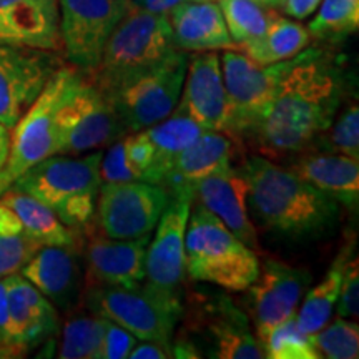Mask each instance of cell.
I'll return each instance as SVG.
<instances>
[{
  "label": "cell",
  "instance_id": "7bdbcfd3",
  "mask_svg": "<svg viewBox=\"0 0 359 359\" xmlns=\"http://www.w3.org/2000/svg\"><path fill=\"white\" fill-rule=\"evenodd\" d=\"M321 0H285L281 4V11L294 20H304L316 12Z\"/></svg>",
  "mask_w": 359,
  "mask_h": 359
},
{
  "label": "cell",
  "instance_id": "44dd1931",
  "mask_svg": "<svg viewBox=\"0 0 359 359\" xmlns=\"http://www.w3.org/2000/svg\"><path fill=\"white\" fill-rule=\"evenodd\" d=\"M0 42L58 50V0H0Z\"/></svg>",
  "mask_w": 359,
  "mask_h": 359
},
{
  "label": "cell",
  "instance_id": "9c48e42d",
  "mask_svg": "<svg viewBox=\"0 0 359 359\" xmlns=\"http://www.w3.org/2000/svg\"><path fill=\"white\" fill-rule=\"evenodd\" d=\"M58 155L95 151L127 135L109 97L85 70H79L58 111Z\"/></svg>",
  "mask_w": 359,
  "mask_h": 359
},
{
  "label": "cell",
  "instance_id": "1f68e13d",
  "mask_svg": "<svg viewBox=\"0 0 359 359\" xmlns=\"http://www.w3.org/2000/svg\"><path fill=\"white\" fill-rule=\"evenodd\" d=\"M316 15L306 27L311 37L338 42L359 27V0H321Z\"/></svg>",
  "mask_w": 359,
  "mask_h": 359
},
{
  "label": "cell",
  "instance_id": "ee69618b",
  "mask_svg": "<svg viewBox=\"0 0 359 359\" xmlns=\"http://www.w3.org/2000/svg\"><path fill=\"white\" fill-rule=\"evenodd\" d=\"M182 2L185 0H130L132 7L151 13H160V15H168Z\"/></svg>",
  "mask_w": 359,
  "mask_h": 359
},
{
  "label": "cell",
  "instance_id": "d6986e66",
  "mask_svg": "<svg viewBox=\"0 0 359 359\" xmlns=\"http://www.w3.org/2000/svg\"><path fill=\"white\" fill-rule=\"evenodd\" d=\"M7 290L8 327L17 353L24 354L58 331V314L30 281L19 273L4 278Z\"/></svg>",
  "mask_w": 359,
  "mask_h": 359
},
{
  "label": "cell",
  "instance_id": "5b68a950",
  "mask_svg": "<svg viewBox=\"0 0 359 359\" xmlns=\"http://www.w3.org/2000/svg\"><path fill=\"white\" fill-rule=\"evenodd\" d=\"M175 50L168 15L130 7L107 40L92 79L109 92L125 79L150 69Z\"/></svg>",
  "mask_w": 359,
  "mask_h": 359
},
{
  "label": "cell",
  "instance_id": "e575fe53",
  "mask_svg": "<svg viewBox=\"0 0 359 359\" xmlns=\"http://www.w3.org/2000/svg\"><path fill=\"white\" fill-rule=\"evenodd\" d=\"M318 147L325 154L351 156L359 160V109L358 103L351 102L325 132L314 138ZM313 142V143H314Z\"/></svg>",
  "mask_w": 359,
  "mask_h": 359
},
{
  "label": "cell",
  "instance_id": "277c9868",
  "mask_svg": "<svg viewBox=\"0 0 359 359\" xmlns=\"http://www.w3.org/2000/svg\"><path fill=\"white\" fill-rule=\"evenodd\" d=\"M259 273L258 253L238 240L215 215L198 206L185 233V275L228 291H246Z\"/></svg>",
  "mask_w": 359,
  "mask_h": 359
},
{
  "label": "cell",
  "instance_id": "ac0fdd59",
  "mask_svg": "<svg viewBox=\"0 0 359 359\" xmlns=\"http://www.w3.org/2000/svg\"><path fill=\"white\" fill-rule=\"evenodd\" d=\"M193 198L210 210L238 240L259 253L258 233L248 215V182L241 168L218 170L201 180L195 188Z\"/></svg>",
  "mask_w": 359,
  "mask_h": 359
},
{
  "label": "cell",
  "instance_id": "e0dca14e",
  "mask_svg": "<svg viewBox=\"0 0 359 359\" xmlns=\"http://www.w3.org/2000/svg\"><path fill=\"white\" fill-rule=\"evenodd\" d=\"M178 105L205 130L223 132L226 123V90L222 58L217 52H193L188 57Z\"/></svg>",
  "mask_w": 359,
  "mask_h": 359
},
{
  "label": "cell",
  "instance_id": "3957f363",
  "mask_svg": "<svg viewBox=\"0 0 359 359\" xmlns=\"http://www.w3.org/2000/svg\"><path fill=\"white\" fill-rule=\"evenodd\" d=\"M102 151L85 156L52 155L20 175L11 188L42 201L67 226L83 228L95 217Z\"/></svg>",
  "mask_w": 359,
  "mask_h": 359
},
{
  "label": "cell",
  "instance_id": "83f0119b",
  "mask_svg": "<svg viewBox=\"0 0 359 359\" xmlns=\"http://www.w3.org/2000/svg\"><path fill=\"white\" fill-rule=\"evenodd\" d=\"M309 40H311V35L306 27L288 17L275 13L266 32L238 50L250 57L255 64L273 65L302 53L304 48H308Z\"/></svg>",
  "mask_w": 359,
  "mask_h": 359
},
{
  "label": "cell",
  "instance_id": "4fadbf2b",
  "mask_svg": "<svg viewBox=\"0 0 359 359\" xmlns=\"http://www.w3.org/2000/svg\"><path fill=\"white\" fill-rule=\"evenodd\" d=\"M60 65L52 50L0 42V123L4 127H15Z\"/></svg>",
  "mask_w": 359,
  "mask_h": 359
},
{
  "label": "cell",
  "instance_id": "b9f144b4",
  "mask_svg": "<svg viewBox=\"0 0 359 359\" xmlns=\"http://www.w3.org/2000/svg\"><path fill=\"white\" fill-rule=\"evenodd\" d=\"M130 359H167L173 358L172 344L160 343V341H140L130 353Z\"/></svg>",
  "mask_w": 359,
  "mask_h": 359
},
{
  "label": "cell",
  "instance_id": "cb8c5ba5",
  "mask_svg": "<svg viewBox=\"0 0 359 359\" xmlns=\"http://www.w3.org/2000/svg\"><path fill=\"white\" fill-rule=\"evenodd\" d=\"M175 48L183 52L230 50L236 48L228 34L222 8L215 0H185L168 13Z\"/></svg>",
  "mask_w": 359,
  "mask_h": 359
},
{
  "label": "cell",
  "instance_id": "5bb4252c",
  "mask_svg": "<svg viewBox=\"0 0 359 359\" xmlns=\"http://www.w3.org/2000/svg\"><path fill=\"white\" fill-rule=\"evenodd\" d=\"M191 201V196H170L147 250V276L143 285L178 298V288L185 278V233Z\"/></svg>",
  "mask_w": 359,
  "mask_h": 359
},
{
  "label": "cell",
  "instance_id": "f35d334b",
  "mask_svg": "<svg viewBox=\"0 0 359 359\" xmlns=\"http://www.w3.org/2000/svg\"><path fill=\"white\" fill-rule=\"evenodd\" d=\"M138 339L114 321L105 320V333H103V343L100 359H125L130 356Z\"/></svg>",
  "mask_w": 359,
  "mask_h": 359
},
{
  "label": "cell",
  "instance_id": "8992f818",
  "mask_svg": "<svg viewBox=\"0 0 359 359\" xmlns=\"http://www.w3.org/2000/svg\"><path fill=\"white\" fill-rule=\"evenodd\" d=\"M79 70L74 65L58 67L37 100L11 130V150L6 165L0 170V195L30 167L48 156L58 155V111L69 95Z\"/></svg>",
  "mask_w": 359,
  "mask_h": 359
},
{
  "label": "cell",
  "instance_id": "d6a6232c",
  "mask_svg": "<svg viewBox=\"0 0 359 359\" xmlns=\"http://www.w3.org/2000/svg\"><path fill=\"white\" fill-rule=\"evenodd\" d=\"M259 343L269 359H320L311 338L299 330L294 316L271 327Z\"/></svg>",
  "mask_w": 359,
  "mask_h": 359
},
{
  "label": "cell",
  "instance_id": "8fae6325",
  "mask_svg": "<svg viewBox=\"0 0 359 359\" xmlns=\"http://www.w3.org/2000/svg\"><path fill=\"white\" fill-rule=\"evenodd\" d=\"M130 7V0H58V32L70 64L85 72L95 69Z\"/></svg>",
  "mask_w": 359,
  "mask_h": 359
},
{
  "label": "cell",
  "instance_id": "603a6c76",
  "mask_svg": "<svg viewBox=\"0 0 359 359\" xmlns=\"http://www.w3.org/2000/svg\"><path fill=\"white\" fill-rule=\"evenodd\" d=\"M19 273L53 306L69 309L75 303L80 290V266L74 246H39Z\"/></svg>",
  "mask_w": 359,
  "mask_h": 359
},
{
  "label": "cell",
  "instance_id": "f6af8a7d",
  "mask_svg": "<svg viewBox=\"0 0 359 359\" xmlns=\"http://www.w3.org/2000/svg\"><path fill=\"white\" fill-rule=\"evenodd\" d=\"M8 150H11V130L0 123V170L6 165Z\"/></svg>",
  "mask_w": 359,
  "mask_h": 359
},
{
  "label": "cell",
  "instance_id": "60d3db41",
  "mask_svg": "<svg viewBox=\"0 0 359 359\" xmlns=\"http://www.w3.org/2000/svg\"><path fill=\"white\" fill-rule=\"evenodd\" d=\"M20 356L13 348L11 338V327H8V306H7V290L4 278L0 280V358Z\"/></svg>",
  "mask_w": 359,
  "mask_h": 359
},
{
  "label": "cell",
  "instance_id": "7dc6e473",
  "mask_svg": "<svg viewBox=\"0 0 359 359\" xmlns=\"http://www.w3.org/2000/svg\"><path fill=\"white\" fill-rule=\"evenodd\" d=\"M193 2H206V0H193ZM217 2V0H215Z\"/></svg>",
  "mask_w": 359,
  "mask_h": 359
},
{
  "label": "cell",
  "instance_id": "52a82bcc",
  "mask_svg": "<svg viewBox=\"0 0 359 359\" xmlns=\"http://www.w3.org/2000/svg\"><path fill=\"white\" fill-rule=\"evenodd\" d=\"M187 62L183 50L175 48L158 64L105 92L127 133L154 127L172 114L182 95Z\"/></svg>",
  "mask_w": 359,
  "mask_h": 359
},
{
  "label": "cell",
  "instance_id": "f1b7e54d",
  "mask_svg": "<svg viewBox=\"0 0 359 359\" xmlns=\"http://www.w3.org/2000/svg\"><path fill=\"white\" fill-rule=\"evenodd\" d=\"M353 246L354 243L351 241L344 245V248L339 251L333 264L326 271L325 278L313 290H309L299 311H296V323H298L299 330L308 336L320 331L330 321L331 313L338 302L344 266L351 258Z\"/></svg>",
  "mask_w": 359,
  "mask_h": 359
},
{
  "label": "cell",
  "instance_id": "74e56055",
  "mask_svg": "<svg viewBox=\"0 0 359 359\" xmlns=\"http://www.w3.org/2000/svg\"><path fill=\"white\" fill-rule=\"evenodd\" d=\"M338 316L341 318H358L359 314V262L356 257L348 259L344 266L343 280H341V288L338 302Z\"/></svg>",
  "mask_w": 359,
  "mask_h": 359
},
{
  "label": "cell",
  "instance_id": "7402d4cb",
  "mask_svg": "<svg viewBox=\"0 0 359 359\" xmlns=\"http://www.w3.org/2000/svg\"><path fill=\"white\" fill-rule=\"evenodd\" d=\"M233 138L223 132L206 130L173 160L160 187L168 196H191L201 180L231 165Z\"/></svg>",
  "mask_w": 359,
  "mask_h": 359
},
{
  "label": "cell",
  "instance_id": "8d00e7d4",
  "mask_svg": "<svg viewBox=\"0 0 359 359\" xmlns=\"http://www.w3.org/2000/svg\"><path fill=\"white\" fill-rule=\"evenodd\" d=\"M100 178L102 183H118V182H135L142 180L140 173L135 170L127 158L123 147V138L120 142H114L109 147L105 155L100 160Z\"/></svg>",
  "mask_w": 359,
  "mask_h": 359
},
{
  "label": "cell",
  "instance_id": "9a60e30c",
  "mask_svg": "<svg viewBox=\"0 0 359 359\" xmlns=\"http://www.w3.org/2000/svg\"><path fill=\"white\" fill-rule=\"evenodd\" d=\"M311 285V273L268 258L250 286V309L257 338L262 341L271 327L296 316L304 291Z\"/></svg>",
  "mask_w": 359,
  "mask_h": 359
},
{
  "label": "cell",
  "instance_id": "bcb514c9",
  "mask_svg": "<svg viewBox=\"0 0 359 359\" xmlns=\"http://www.w3.org/2000/svg\"><path fill=\"white\" fill-rule=\"evenodd\" d=\"M255 2H258L259 6H263V7H266V8H280L281 7V4L285 2V0H255Z\"/></svg>",
  "mask_w": 359,
  "mask_h": 359
},
{
  "label": "cell",
  "instance_id": "836d02e7",
  "mask_svg": "<svg viewBox=\"0 0 359 359\" xmlns=\"http://www.w3.org/2000/svg\"><path fill=\"white\" fill-rule=\"evenodd\" d=\"M320 358L356 359L359 356V327L349 318L338 316L330 326L309 336Z\"/></svg>",
  "mask_w": 359,
  "mask_h": 359
},
{
  "label": "cell",
  "instance_id": "ffe728a7",
  "mask_svg": "<svg viewBox=\"0 0 359 359\" xmlns=\"http://www.w3.org/2000/svg\"><path fill=\"white\" fill-rule=\"evenodd\" d=\"M0 231L25 236L39 246H75L72 228L62 223L42 201L15 188H8L0 195Z\"/></svg>",
  "mask_w": 359,
  "mask_h": 359
},
{
  "label": "cell",
  "instance_id": "d4e9b609",
  "mask_svg": "<svg viewBox=\"0 0 359 359\" xmlns=\"http://www.w3.org/2000/svg\"><path fill=\"white\" fill-rule=\"evenodd\" d=\"M208 304L203 321L208 333L212 356L219 359H264V349L257 336L251 333L248 318L226 296L215 298Z\"/></svg>",
  "mask_w": 359,
  "mask_h": 359
},
{
  "label": "cell",
  "instance_id": "30bf717a",
  "mask_svg": "<svg viewBox=\"0 0 359 359\" xmlns=\"http://www.w3.org/2000/svg\"><path fill=\"white\" fill-rule=\"evenodd\" d=\"M219 58L226 90L223 133L231 138L246 137L262 120L293 58L273 65H258L238 48L224 50Z\"/></svg>",
  "mask_w": 359,
  "mask_h": 359
},
{
  "label": "cell",
  "instance_id": "2e32d148",
  "mask_svg": "<svg viewBox=\"0 0 359 359\" xmlns=\"http://www.w3.org/2000/svg\"><path fill=\"white\" fill-rule=\"evenodd\" d=\"M150 235L130 240L92 236L85 245L90 286L140 288L147 276V250Z\"/></svg>",
  "mask_w": 359,
  "mask_h": 359
},
{
  "label": "cell",
  "instance_id": "6da1fadb",
  "mask_svg": "<svg viewBox=\"0 0 359 359\" xmlns=\"http://www.w3.org/2000/svg\"><path fill=\"white\" fill-rule=\"evenodd\" d=\"M341 98V72L333 58L320 48H304L293 57L271 103L248 137L269 156L302 151L330 127Z\"/></svg>",
  "mask_w": 359,
  "mask_h": 359
},
{
  "label": "cell",
  "instance_id": "ba28073f",
  "mask_svg": "<svg viewBox=\"0 0 359 359\" xmlns=\"http://www.w3.org/2000/svg\"><path fill=\"white\" fill-rule=\"evenodd\" d=\"M85 304L92 314L114 321L140 341L172 344L183 306L178 296H168L142 285L140 288L90 286Z\"/></svg>",
  "mask_w": 359,
  "mask_h": 359
},
{
  "label": "cell",
  "instance_id": "d590c367",
  "mask_svg": "<svg viewBox=\"0 0 359 359\" xmlns=\"http://www.w3.org/2000/svg\"><path fill=\"white\" fill-rule=\"evenodd\" d=\"M39 248L25 236L6 235L0 231V280L13 273H19L27 259Z\"/></svg>",
  "mask_w": 359,
  "mask_h": 359
},
{
  "label": "cell",
  "instance_id": "ab89813d",
  "mask_svg": "<svg viewBox=\"0 0 359 359\" xmlns=\"http://www.w3.org/2000/svg\"><path fill=\"white\" fill-rule=\"evenodd\" d=\"M123 147L130 165L140 173V178H143V175L150 168L151 160H154V147H151V142L148 140L145 130L123 137Z\"/></svg>",
  "mask_w": 359,
  "mask_h": 359
},
{
  "label": "cell",
  "instance_id": "4dcf8cb0",
  "mask_svg": "<svg viewBox=\"0 0 359 359\" xmlns=\"http://www.w3.org/2000/svg\"><path fill=\"white\" fill-rule=\"evenodd\" d=\"M105 318L75 316L65 323L62 331L58 358L62 359H100Z\"/></svg>",
  "mask_w": 359,
  "mask_h": 359
},
{
  "label": "cell",
  "instance_id": "7c38bea8",
  "mask_svg": "<svg viewBox=\"0 0 359 359\" xmlns=\"http://www.w3.org/2000/svg\"><path fill=\"white\" fill-rule=\"evenodd\" d=\"M168 193L155 183H102L95 217L98 228L109 238L130 240L150 235L168 203Z\"/></svg>",
  "mask_w": 359,
  "mask_h": 359
},
{
  "label": "cell",
  "instance_id": "7a4b0ae2",
  "mask_svg": "<svg viewBox=\"0 0 359 359\" xmlns=\"http://www.w3.org/2000/svg\"><path fill=\"white\" fill-rule=\"evenodd\" d=\"M241 172L248 182L250 206L268 230L291 238L313 236L339 217L338 201L264 156L250 158Z\"/></svg>",
  "mask_w": 359,
  "mask_h": 359
},
{
  "label": "cell",
  "instance_id": "484cf974",
  "mask_svg": "<svg viewBox=\"0 0 359 359\" xmlns=\"http://www.w3.org/2000/svg\"><path fill=\"white\" fill-rule=\"evenodd\" d=\"M291 172L318 190L326 193L338 205L358 210L359 160L336 154H309L290 165Z\"/></svg>",
  "mask_w": 359,
  "mask_h": 359
},
{
  "label": "cell",
  "instance_id": "4316f807",
  "mask_svg": "<svg viewBox=\"0 0 359 359\" xmlns=\"http://www.w3.org/2000/svg\"><path fill=\"white\" fill-rule=\"evenodd\" d=\"M205 132L206 130L180 105L175 107L167 118L147 128L145 133L154 147V160L150 168L143 175V182L160 185L168 168L172 167L173 160Z\"/></svg>",
  "mask_w": 359,
  "mask_h": 359
},
{
  "label": "cell",
  "instance_id": "f546056e",
  "mask_svg": "<svg viewBox=\"0 0 359 359\" xmlns=\"http://www.w3.org/2000/svg\"><path fill=\"white\" fill-rule=\"evenodd\" d=\"M222 8L228 34L236 48L253 42L266 32L275 17V8L259 6L255 0H217Z\"/></svg>",
  "mask_w": 359,
  "mask_h": 359
}]
</instances>
